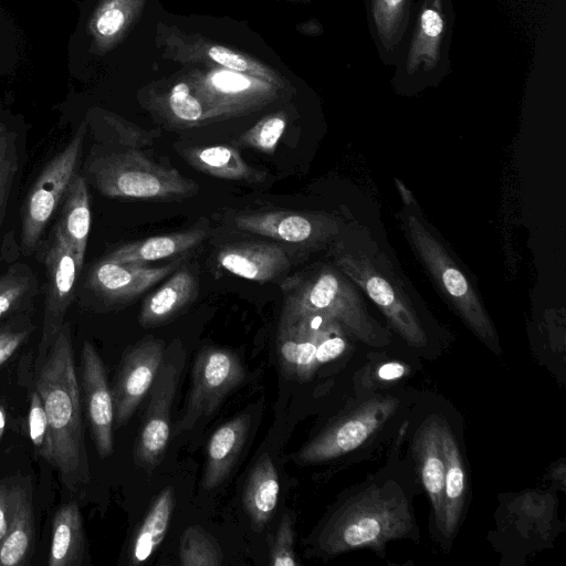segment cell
<instances>
[{"instance_id": "cell-16", "label": "cell", "mask_w": 566, "mask_h": 566, "mask_svg": "<svg viewBox=\"0 0 566 566\" xmlns=\"http://www.w3.org/2000/svg\"><path fill=\"white\" fill-rule=\"evenodd\" d=\"M174 261L160 268L137 263H115L106 259L92 269L90 284L98 294L114 302L135 300L179 266Z\"/></svg>"}, {"instance_id": "cell-22", "label": "cell", "mask_w": 566, "mask_h": 566, "mask_svg": "<svg viewBox=\"0 0 566 566\" xmlns=\"http://www.w3.org/2000/svg\"><path fill=\"white\" fill-rule=\"evenodd\" d=\"M423 486L431 500L436 522L443 527L444 461L440 441V421L429 419L415 438Z\"/></svg>"}, {"instance_id": "cell-1", "label": "cell", "mask_w": 566, "mask_h": 566, "mask_svg": "<svg viewBox=\"0 0 566 566\" xmlns=\"http://www.w3.org/2000/svg\"><path fill=\"white\" fill-rule=\"evenodd\" d=\"M39 363L35 389L48 419L49 463L57 471L64 486L76 491L90 481L91 473L69 323L64 322L48 354Z\"/></svg>"}, {"instance_id": "cell-37", "label": "cell", "mask_w": 566, "mask_h": 566, "mask_svg": "<svg viewBox=\"0 0 566 566\" xmlns=\"http://www.w3.org/2000/svg\"><path fill=\"white\" fill-rule=\"evenodd\" d=\"M33 329L32 323L24 317L0 326V366L21 347Z\"/></svg>"}, {"instance_id": "cell-29", "label": "cell", "mask_w": 566, "mask_h": 566, "mask_svg": "<svg viewBox=\"0 0 566 566\" xmlns=\"http://www.w3.org/2000/svg\"><path fill=\"white\" fill-rule=\"evenodd\" d=\"M222 552L214 537L203 527H187L180 538L179 559L182 566H219Z\"/></svg>"}, {"instance_id": "cell-13", "label": "cell", "mask_w": 566, "mask_h": 566, "mask_svg": "<svg viewBox=\"0 0 566 566\" xmlns=\"http://www.w3.org/2000/svg\"><path fill=\"white\" fill-rule=\"evenodd\" d=\"M81 385L85 416L101 458L114 450V403L102 358L92 343L85 340L81 352Z\"/></svg>"}, {"instance_id": "cell-14", "label": "cell", "mask_w": 566, "mask_h": 566, "mask_svg": "<svg viewBox=\"0 0 566 566\" xmlns=\"http://www.w3.org/2000/svg\"><path fill=\"white\" fill-rule=\"evenodd\" d=\"M343 327L338 322L308 315L290 322H281L277 334V352L283 369L291 377L307 380L319 366L316 360L321 343Z\"/></svg>"}, {"instance_id": "cell-28", "label": "cell", "mask_w": 566, "mask_h": 566, "mask_svg": "<svg viewBox=\"0 0 566 566\" xmlns=\"http://www.w3.org/2000/svg\"><path fill=\"white\" fill-rule=\"evenodd\" d=\"M175 503L172 488H166L155 499L133 539L129 552L130 564L137 565L146 562L161 544L172 516Z\"/></svg>"}, {"instance_id": "cell-38", "label": "cell", "mask_w": 566, "mask_h": 566, "mask_svg": "<svg viewBox=\"0 0 566 566\" xmlns=\"http://www.w3.org/2000/svg\"><path fill=\"white\" fill-rule=\"evenodd\" d=\"M29 289V280L21 275H8L0 280V318L14 311Z\"/></svg>"}, {"instance_id": "cell-12", "label": "cell", "mask_w": 566, "mask_h": 566, "mask_svg": "<svg viewBox=\"0 0 566 566\" xmlns=\"http://www.w3.org/2000/svg\"><path fill=\"white\" fill-rule=\"evenodd\" d=\"M395 409L394 399L367 401L302 448L297 459L303 463L322 462L357 449L382 426Z\"/></svg>"}, {"instance_id": "cell-46", "label": "cell", "mask_w": 566, "mask_h": 566, "mask_svg": "<svg viewBox=\"0 0 566 566\" xmlns=\"http://www.w3.org/2000/svg\"><path fill=\"white\" fill-rule=\"evenodd\" d=\"M4 429H6V413H4L2 406L0 405V440L2 439Z\"/></svg>"}, {"instance_id": "cell-4", "label": "cell", "mask_w": 566, "mask_h": 566, "mask_svg": "<svg viewBox=\"0 0 566 566\" xmlns=\"http://www.w3.org/2000/svg\"><path fill=\"white\" fill-rule=\"evenodd\" d=\"M410 525L402 493L391 486L373 488L344 505L324 527L318 542L329 554L379 546L406 534Z\"/></svg>"}, {"instance_id": "cell-24", "label": "cell", "mask_w": 566, "mask_h": 566, "mask_svg": "<svg viewBox=\"0 0 566 566\" xmlns=\"http://www.w3.org/2000/svg\"><path fill=\"white\" fill-rule=\"evenodd\" d=\"M86 543L81 510L76 502L61 505L52 521L49 566H81Z\"/></svg>"}, {"instance_id": "cell-18", "label": "cell", "mask_w": 566, "mask_h": 566, "mask_svg": "<svg viewBox=\"0 0 566 566\" xmlns=\"http://www.w3.org/2000/svg\"><path fill=\"white\" fill-rule=\"evenodd\" d=\"M180 156L196 170L224 180L245 184H262L268 174L249 165L235 147L212 145L206 147H187Z\"/></svg>"}, {"instance_id": "cell-27", "label": "cell", "mask_w": 566, "mask_h": 566, "mask_svg": "<svg viewBox=\"0 0 566 566\" xmlns=\"http://www.w3.org/2000/svg\"><path fill=\"white\" fill-rule=\"evenodd\" d=\"M280 482L272 459L264 454L254 465L243 495L244 507L255 530H262L277 504Z\"/></svg>"}, {"instance_id": "cell-5", "label": "cell", "mask_w": 566, "mask_h": 566, "mask_svg": "<svg viewBox=\"0 0 566 566\" xmlns=\"http://www.w3.org/2000/svg\"><path fill=\"white\" fill-rule=\"evenodd\" d=\"M85 134L86 122H83L66 147L48 163L31 187L22 213L21 238L24 253L36 245L63 200L76 172Z\"/></svg>"}, {"instance_id": "cell-45", "label": "cell", "mask_w": 566, "mask_h": 566, "mask_svg": "<svg viewBox=\"0 0 566 566\" xmlns=\"http://www.w3.org/2000/svg\"><path fill=\"white\" fill-rule=\"evenodd\" d=\"M381 6L387 11H395L399 8L403 0H380Z\"/></svg>"}, {"instance_id": "cell-39", "label": "cell", "mask_w": 566, "mask_h": 566, "mask_svg": "<svg viewBox=\"0 0 566 566\" xmlns=\"http://www.w3.org/2000/svg\"><path fill=\"white\" fill-rule=\"evenodd\" d=\"M211 84L216 91L226 94L234 95L248 91L251 82L248 77L234 72H219L211 77Z\"/></svg>"}, {"instance_id": "cell-3", "label": "cell", "mask_w": 566, "mask_h": 566, "mask_svg": "<svg viewBox=\"0 0 566 566\" xmlns=\"http://www.w3.org/2000/svg\"><path fill=\"white\" fill-rule=\"evenodd\" d=\"M281 322L322 315L338 322L349 333L373 346L388 343L387 334L368 315L356 289L338 271L324 268L306 280L283 284Z\"/></svg>"}, {"instance_id": "cell-31", "label": "cell", "mask_w": 566, "mask_h": 566, "mask_svg": "<svg viewBox=\"0 0 566 566\" xmlns=\"http://www.w3.org/2000/svg\"><path fill=\"white\" fill-rule=\"evenodd\" d=\"M285 126L286 119L282 115H271L240 136L234 145L240 148H253L273 155Z\"/></svg>"}, {"instance_id": "cell-40", "label": "cell", "mask_w": 566, "mask_h": 566, "mask_svg": "<svg viewBox=\"0 0 566 566\" xmlns=\"http://www.w3.org/2000/svg\"><path fill=\"white\" fill-rule=\"evenodd\" d=\"M346 345V340L342 337L340 332L325 338L317 348L316 360L318 365L338 357L345 350Z\"/></svg>"}, {"instance_id": "cell-32", "label": "cell", "mask_w": 566, "mask_h": 566, "mask_svg": "<svg viewBox=\"0 0 566 566\" xmlns=\"http://www.w3.org/2000/svg\"><path fill=\"white\" fill-rule=\"evenodd\" d=\"M19 156L15 134L0 122V227L6 212Z\"/></svg>"}, {"instance_id": "cell-36", "label": "cell", "mask_w": 566, "mask_h": 566, "mask_svg": "<svg viewBox=\"0 0 566 566\" xmlns=\"http://www.w3.org/2000/svg\"><path fill=\"white\" fill-rule=\"evenodd\" d=\"M294 531L289 514H284L277 527L272 549L271 564L274 566H295L298 564L294 552Z\"/></svg>"}, {"instance_id": "cell-43", "label": "cell", "mask_w": 566, "mask_h": 566, "mask_svg": "<svg viewBox=\"0 0 566 566\" xmlns=\"http://www.w3.org/2000/svg\"><path fill=\"white\" fill-rule=\"evenodd\" d=\"M421 32L428 39L438 38L443 31V20L434 9L423 10L420 19Z\"/></svg>"}, {"instance_id": "cell-34", "label": "cell", "mask_w": 566, "mask_h": 566, "mask_svg": "<svg viewBox=\"0 0 566 566\" xmlns=\"http://www.w3.org/2000/svg\"><path fill=\"white\" fill-rule=\"evenodd\" d=\"M169 108L176 119L190 125L208 116L199 99L190 94L189 86L185 83H178L172 87Z\"/></svg>"}, {"instance_id": "cell-47", "label": "cell", "mask_w": 566, "mask_h": 566, "mask_svg": "<svg viewBox=\"0 0 566 566\" xmlns=\"http://www.w3.org/2000/svg\"><path fill=\"white\" fill-rule=\"evenodd\" d=\"M397 185L399 186V188L401 189V192H402V197L405 199V201L407 203H409L411 201V197H410V193L408 190L405 189V187L400 184L399 180H397Z\"/></svg>"}, {"instance_id": "cell-2", "label": "cell", "mask_w": 566, "mask_h": 566, "mask_svg": "<svg viewBox=\"0 0 566 566\" xmlns=\"http://www.w3.org/2000/svg\"><path fill=\"white\" fill-rule=\"evenodd\" d=\"M86 170L97 190L109 198L174 201L199 191L195 180L151 160L140 149L92 155Z\"/></svg>"}, {"instance_id": "cell-35", "label": "cell", "mask_w": 566, "mask_h": 566, "mask_svg": "<svg viewBox=\"0 0 566 566\" xmlns=\"http://www.w3.org/2000/svg\"><path fill=\"white\" fill-rule=\"evenodd\" d=\"M125 13L116 0H108L101 6L92 18L90 29L101 40L116 35L125 23Z\"/></svg>"}, {"instance_id": "cell-9", "label": "cell", "mask_w": 566, "mask_h": 566, "mask_svg": "<svg viewBox=\"0 0 566 566\" xmlns=\"http://www.w3.org/2000/svg\"><path fill=\"white\" fill-rule=\"evenodd\" d=\"M82 266L72 248L55 229L54 239L45 258L48 281L38 352L39 361L48 354L64 324L65 314L74 298L76 280Z\"/></svg>"}, {"instance_id": "cell-11", "label": "cell", "mask_w": 566, "mask_h": 566, "mask_svg": "<svg viewBox=\"0 0 566 566\" xmlns=\"http://www.w3.org/2000/svg\"><path fill=\"white\" fill-rule=\"evenodd\" d=\"M166 344L151 336L143 338L123 356L112 389L114 422L124 426L149 392L163 363Z\"/></svg>"}, {"instance_id": "cell-6", "label": "cell", "mask_w": 566, "mask_h": 566, "mask_svg": "<svg viewBox=\"0 0 566 566\" xmlns=\"http://www.w3.org/2000/svg\"><path fill=\"white\" fill-rule=\"evenodd\" d=\"M186 353L179 340L165 350L163 363L149 389V401L134 448L135 463L155 468L163 459L170 436V411L185 365Z\"/></svg>"}, {"instance_id": "cell-26", "label": "cell", "mask_w": 566, "mask_h": 566, "mask_svg": "<svg viewBox=\"0 0 566 566\" xmlns=\"http://www.w3.org/2000/svg\"><path fill=\"white\" fill-rule=\"evenodd\" d=\"M62 208L55 229L66 240L83 265L91 229V208L86 181L77 172L72 177Z\"/></svg>"}, {"instance_id": "cell-41", "label": "cell", "mask_w": 566, "mask_h": 566, "mask_svg": "<svg viewBox=\"0 0 566 566\" xmlns=\"http://www.w3.org/2000/svg\"><path fill=\"white\" fill-rule=\"evenodd\" d=\"M12 515V485L0 483V546L4 541Z\"/></svg>"}, {"instance_id": "cell-23", "label": "cell", "mask_w": 566, "mask_h": 566, "mask_svg": "<svg viewBox=\"0 0 566 566\" xmlns=\"http://www.w3.org/2000/svg\"><path fill=\"white\" fill-rule=\"evenodd\" d=\"M206 237L205 228L195 227L123 244L105 259L115 263L144 264L185 253L200 244Z\"/></svg>"}, {"instance_id": "cell-17", "label": "cell", "mask_w": 566, "mask_h": 566, "mask_svg": "<svg viewBox=\"0 0 566 566\" xmlns=\"http://www.w3.org/2000/svg\"><path fill=\"white\" fill-rule=\"evenodd\" d=\"M219 264L228 272L259 283L269 282L289 271L285 250L270 242H242L220 250Z\"/></svg>"}, {"instance_id": "cell-19", "label": "cell", "mask_w": 566, "mask_h": 566, "mask_svg": "<svg viewBox=\"0 0 566 566\" xmlns=\"http://www.w3.org/2000/svg\"><path fill=\"white\" fill-rule=\"evenodd\" d=\"M198 294V284L192 272L186 266L172 275L142 305L138 322L143 327L161 325L188 306Z\"/></svg>"}, {"instance_id": "cell-42", "label": "cell", "mask_w": 566, "mask_h": 566, "mask_svg": "<svg viewBox=\"0 0 566 566\" xmlns=\"http://www.w3.org/2000/svg\"><path fill=\"white\" fill-rule=\"evenodd\" d=\"M208 54L213 61L228 69L245 71L248 67L247 61L241 55L224 46L214 45L209 49Z\"/></svg>"}, {"instance_id": "cell-15", "label": "cell", "mask_w": 566, "mask_h": 566, "mask_svg": "<svg viewBox=\"0 0 566 566\" xmlns=\"http://www.w3.org/2000/svg\"><path fill=\"white\" fill-rule=\"evenodd\" d=\"M233 226L249 233L289 243H313L331 235L335 224L326 218L294 211L242 213Z\"/></svg>"}, {"instance_id": "cell-21", "label": "cell", "mask_w": 566, "mask_h": 566, "mask_svg": "<svg viewBox=\"0 0 566 566\" xmlns=\"http://www.w3.org/2000/svg\"><path fill=\"white\" fill-rule=\"evenodd\" d=\"M34 545V514L31 491L12 485V515L8 534L0 546V566H25Z\"/></svg>"}, {"instance_id": "cell-33", "label": "cell", "mask_w": 566, "mask_h": 566, "mask_svg": "<svg viewBox=\"0 0 566 566\" xmlns=\"http://www.w3.org/2000/svg\"><path fill=\"white\" fill-rule=\"evenodd\" d=\"M29 437L36 453L48 462L51 459L49 426L43 401L34 389L30 395L28 411Z\"/></svg>"}, {"instance_id": "cell-8", "label": "cell", "mask_w": 566, "mask_h": 566, "mask_svg": "<svg viewBox=\"0 0 566 566\" xmlns=\"http://www.w3.org/2000/svg\"><path fill=\"white\" fill-rule=\"evenodd\" d=\"M407 228L422 261L463 318L484 342L494 343L493 326L464 274L415 216L408 217Z\"/></svg>"}, {"instance_id": "cell-25", "label": "cell", "mask_w": 566, "mask_h": 566, "mask_svg": "<svg viewBox=\"0 0 566 566\" xmlns=\"http://www.w3.org/2000/svg\"><path fill=\"white\" fill-rule=\"evenodd\" d=\"M440 441L444 461L443 527L450 537L457 530L464 505L465 474L461 453L452 431L440 421Z\"/></svg>"}, {"instance_id": "cell-44", "label": "cell", "mask_w": 566, "mask_h": 566, "mask_svg": "<svg viewBox=\"0 0 566 566\" xmlns=\"http://www.w3.org/2000/svg\"><path fill=\"white\" fill-rule=\"evenodd\" d=\"M405 373V367L399 363H386L378 369V376L384 380L398 379Z\"/></svg>"}, {"instance_id": "cell-20", "label": "cell", "mask_w": 566, "mask_h": 566, "mask_svg": "<svg viewBox=\"0 0 566 566\" xmlns=\"http://www.w3.org/2000/svg\"><path fill=\"white\" fill-rule=\"evenodd\" d=\"M250 427V417L240 415L223 423L212 434L208 446L202 486L212 490L230 473L243 448Z\"/></svg>"}, {"instance_id": "cell-30", "label": "cell", "mask_w": 566, "mask_h": 566, "mask_svg": "<svg viewBox=\"0 0 566 566\" xmlns=\"http://www.w3.org/2000/svg\"><path fill=\"white\" fill-rule=\"evenodd\" d=\"M94 136L98 143L107 147L140 150L151 147L155 137H157L155 132L123 125L118 120H106L101 127H95Z\"/></svg>"}, {"instance_id": "cell-10", "label": "cell", "mask_w": 566, "mask_h": 566, "mask_svg": "<svg viewBox=\"0 0 566 566\" xmlns=\"http://www.w3.org/2000/svg\"><path fill=\"white\" fill-rule=\"evenodd\" d=\"M336 263L344 274L361 286L406 342L418 347L426 345V334L407 297L381 276L366 256L339 253Z\"/></svg>"}, {"instance_id": "cell-7", "label": "cell", "mask_w": 566, "mask_h": 566, "mask_svg": "<svg viewBox=\"0 0 566 566\" xmlns=\"http://www.w3.org/2000/svg\"><path fill=\"white\" fill-rule=\"evenodd\" d=\"M244 375V368L234 353L217 347L200 350L193 364L186 410L176 423L174 433L188 431L198 420L210 416L229 392L243 381Z\"/></svg>"}]
</instances>
